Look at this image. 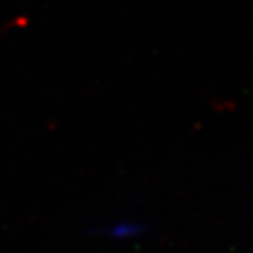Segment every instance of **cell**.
<instances>
[{
	"label": "cell",
	"instance_id": "cell-1",
	"mask_svg": "<svg viewBox=\"0 0 253 253\" xmlns=\"http://www.w3.org/2000/svg\"><path fill=\"white\" fill-rule=\"evenodd\" d=\"M142 227L141 223H122V225H113L107 229V234L109 236H115V237H134L137 236V234H141Z\"/></svg>",
	"mask_w": 253,
	"mask_h": 253
}]
</instances>
